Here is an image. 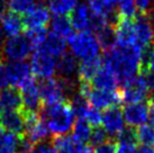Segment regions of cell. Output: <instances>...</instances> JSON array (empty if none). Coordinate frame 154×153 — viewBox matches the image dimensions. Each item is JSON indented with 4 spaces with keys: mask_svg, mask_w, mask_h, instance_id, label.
<instances>
[{
    "mask_svg": "<svg viewBox=\"0 0 154 153\" xmlns=\"http://www.w3.org/2000/svg\"><path fill=\"white\" fill-rule=\"evenodd\" d=\"M69 102H70V106L72 108L74 116L78 118L85 119L87 113L90 109V105L86 98L78 92L77 95L73 96V98H71V100H69Z\"/></svg>",
    "mask_w": 154,
    "mask_h": 153,
    "instance_id": "cell-31",
    "label": "cell"
},
{
    "mask_svg": "<svg viewBox=\"0 0 154 153\" xmlns=\"http://www.w3.org/2000/svg\"><path fill=\"white\" fill-rule=\"evenodd\" d=\"M0 134H1V128H0Z\"/></svg>",
    "mask_w": 154,
    "mask_h": 153,
    "instance_id": "cell-50",
    "label": "cell"
},
{
    "mask_svg": "<svg viewBox=\"0 0 154 153\" xmlns=\"http://www.w3.org/2000/svg\"><path fill=\"white\" fill-rule=\"evenodd\" d=\"M56 64L57 62L54 56L50 55L42 48H37L32 56V73L43 80L51 79L56 72Z\"/></svg>",
    "mask_w": 154,
    "mask_h": 153,
    "instance_id": "cell-8",
    "label": "cell"
},
{
    "mask_svg": "<svg viewBox=\"0 0 154 153\" xmlns=\"http://www.w3.org/2000/svg\"><path fill=\"white\" fill-rule=\"evenodd\" d=\"M149 107H150V119L152 120V124L154 125V95L149 101Z\"/></svg>",
    "mask_w": 154,
    "mask_h": 153,
    "instance_id": "cell-45",
    "label": "cell"
},
{
    "mask_svg": "<svg viewBox=\"0 0 154 153\" xmlns=\"http://www.w3.org/2000/svg\"><path fill=\"white\" fill-rule=\"evenodd\" d=\"M8 76H7V70L6 65L2 62V60L0 59V91H2L5 88H7L8 85Z\"/></svg>",
    "mask_w": 154,
    "mask_h": 153,
    "instance_id": "cell-43",
    "label": "cell"
},
{
    "mask_svg": "<svg viewBox=\"0 0 154 153\" xmlns=\"http://www.w3.org/2000/svg\"><path fill=\"white\" fill-rule=\"evenodd\" d=\"M4 47V32L0 27V50H2Z\"/></svg>",
    "mask_w": 154,
    "mask_h": 153,
    "instance_id": "cell-48",
    "label": "cell"
},
{
    "mask_svg": "<svg viewBox=\"0 0 154 153\" xmlns=\"http://www.w3.org/2000/svg\"><path fill=\"white\" fill-rule=\"evenodd\" d=\"M94 153H116V143L112 141H107L106 143L94 148Z\"/></svg>",
    "mask_w": 154,
    "mask_h": 153,
    "instance_id": "cell-42",
    "label": "cell"
},
{
    "mask_svg": "<svg viewBox=\"0 0 154 153\" xmlns=\"http://www.w3.org/2000/svg\"><path fill=\"white\" fill-rule=\"evenodd\" d=\"M79 94L86 98L90 106L98 111H106L110 107L118 106L122 101L119 91L96 89L88 82H79Z\"/></svg>",
    "mask_w": 154,
    "mask_h": 153,
    "instance_id": "cell-5",
    "label": "cell"
},
{
    "mask_svg": "<svg viewBox=\"0 0 154 153\" xmlns=\"http://www.w3.org/2000/svg\"><path fill=\"white\" fill-rule=\"evenodd\" d=\"M37 4V0H8V8L10 11L17 15H25Z\"/></svg>",
    "mask_w": 154,
    "mask_h": 153,
    "instance_id": "cell-34",
    "label": "cell"
},
{
    "mask_svg": "<svg viewBox=\"0 0 154 153\" xmlns=\"http://www.w3.org/2000/svg\"><path fill=\"white\" fill-rule=\"evenodd\" d=\"M26 127V115L22 111L0 113V128L7 133L23 136Z\"/></svg>",
    "mask_w": 154,
    "mask_h": 153,
    "instance_id": "cell-15",
    "label": "cell"
},
{
    "mask_svg": "<svg viewBox=\"0 0 154 153\" xmlns=\"http://www.w3.org/2000/svg\"><path fill=\"white\" fill-rule=\"evenodd\" d=\"M6 70H7L8 82L14 88L22 89L30 80H33L30 65L26 63L25 61L10 62L6 65Z\"/></svg>",
    "mask_w": 154,
    "mask_h": 153,
    "instance_id": "cell-14",
    "label": "cell"
},
{
    "mask_svg": "<svg viewBox=\"0 0 154 153\" xmlns=\"http://www.w3.org/2000/svg\"><path fill=\"white\" fill-rule=\"evenodd\" d=\"M70 21L73 30L79 32H90L91 30V21H92V14L89 7L86 4L78 5L73 11L70 14Z\"/></svg>",
    "mask_w": 154,
    "mask_h": 153,
    "instance_id": "cell-19",
    "label": "cell"
},
{
    "mask_svg": "<svg viewBox=\"0 0 154 153\" xmlns=\"http://www.w3.org/2000/svg\"><path fill=\"white\" fill-rule=\"evenodd\" d=\"M125 119L123 109L118 106L108 108L103 113L101 125L105 132L110 137H118L125 130Z\"/></svg>",
    "mask_w": 154,
    "mask_h": 153,
    "instance_id": "cell-11",
    "label": "cell"
},
{
    "mask_svg": "<svg viewBox=\"0 0 154 153\" xmlns=\"http://www.w3.org/2000/svg\"><path fill=\"white\" fill-rule=\"evenodd\" d=\"M103 60L100 59V58L81 61L79 67H78L79 82H88V83H90L91 80L94 79V76L97 74V72L103 67Z\"/></svg>",
    "mask_w": 154,
    "mask_h": 153,
    "instance_id": "cell-24",
    "label": "cell"
},
{
    "mask_svg": "<svg viewBox=\"0 0 154 153\" xmlns=\"http://www.w3.org/2000/svg\"><path fill=\"white\" fill-rule=\"evenodd\" d=\"M0 25H1L2 32L9 37L17 36L25 28L23 18L10 10H7L6 13L0 16Z\"/></svg>",
    "mask_w": 154,
    "mask_h": 153,
    "instance_id": "cell-21",
    "label": "cell"
},
{
    "mask_svg": "<svg viewBox=\"0 0 154 153\" xmlns=\"http://www.w3.org/2000/svg\"><path fill=\"white\" fill-rule=\"evenodd\" d=\"M136 153H154V149L149 146H141L137 149Z\"/></svg>",
    "mask_w": 154,
    "mask_h": 153,
    "instance_id": "cell-46",
    "label": "cell"
},
{
    "mask_svg": "<svg viewBox=\"0 0 154 153\" xmlns=\"http://www.w3.org/2000/svg\"><path fill=\"white\" fill-rule=\"evenodd\" d=\"M115 33L116 46H132L138 45L135 36L134 19L116 17V20L112 25Z\"/></svg>",
    "mask_w": 154,
    "mask_h": 153,
    "instance_id": "cell-12",
    "label": "cell"
},
{
    "mask_svg": "<svg viewBox=\"0 0 154 153\" xmlns=\"http://www.w3.org/2000/svg\"><path fill=\"white\" fill-rule=\"evenodd\" d=\"M123 115L128 127H140L147 124L150 119V107L147 102L127 104L123 109Z\"/></svg>",
    "mask_w": 154,
    "mask_h": 153,
    "instance_id": "cell-13",
    "label": "cell"
},
{
    "mask_svg": "<svg viewBox=\"0 0 154 153\" xmlns=\"http://www.w3.org/2000/svg\"><path fill=\"white\" fill-rule=\"evenodd\" d=\"M22 136L11 133L1 132L0 134V153H19Z\"/></svg>",
    "mask_w": 154,
    "mask_h": 153,
    "instance_id": "cell-29",
    "label": "cell"
},
{
    "mask_svg": "<svg viewBox=\"0 0 154 153\" xmlns=\"http://www.w3.org/2000/svg\"><path fill=\"white\" fill-rule=\"evenodd\" d=\"M51 26L53 33L59 35L63 39L64 38L69 39L74 34V30H73V27L71 25V21H70V19L66 16H55L52 19Z\"/></svg>",
    "mask_w": 154,
    "mask_h": 153,
    "instance_id": "cell-27",
    "label": "cell"
},
{
    "mask_svg": "<svg viewBox=\"0 0 154 153\" xmlns=\"http://www.w3.org/2000/svg\"><path fill=\"white\" fill-rule=\"evenodd\" d=\"M137 142L141 143L142 146H154V125L153 124H145L138 127L136 131Z\"/></svg>",
    "mask_w": 154,
    "mask_h": 153,
    "instance_id": "cell-32",
    "label": "cell"
},
{
    "mask_svg": "<svg viewBox=\"0 0 154 153\" xmlns=\"http://www.w3.org/2000/svg\"><path fill=\"white\" fill-rule=\"evenodd\" d=\"M50 18L51 17L48 8L38 2L23 16V23L26 30L46 28V25L50 23Z\"/></svg>",
    "mask_w": 154,
    "mask_h": 153,
    "instance_id": "cell-16",
    "label": "cell"
},
{
    "mask_svg": "<svg viewBox=\"0 0 154 153\" xmlns=\"http://www.w3.org/2000/svg\"><path fill=\"white\" fill-rule=\"evenodd\" d=\"M22 95L17 88L7 87L0 91V111H22Z\"/></svg>",
    "mask_w": 154,
    "mask_h": 153,
    "instance_id": "cell-20",
    "label": "cell"
},
{
    "mask_svg": "<svg viewBox=\"0 0 154 153\" xmlns=\"http://www.w3.org/2000/svg\"><path fill=\"white\" fill-rule=\"evenodd\" d=\"M92 127L86 119L78 118L72 127V139L79 144H86L89 142Z\"/></svg>",
    "mask_w": 154,
    "mask_h": 153,
    "instance_id": "cell-26",
    "label": "cell"
},
{
    "mask_svg": "<svg viewBox=\"0 0 154 153\" xmlns=\"http://www.w3.org/2000/svg\"><path fill=\"white\" fill-rule=\"evenodd\" d=\"M38 48L44 50L50 55L54 56L55 59H60L64 53H66L65 52L66 51V44H65L64 39L62 37H60L59 35L54 34L53 32L47 34L45 42Z\"/></svg>",
    "mask_w": 154,
    "mask_h": 153,
    "instance_id": "cell-25",
    "label": "cell"
},
{
    "mask_svg": "<svg viewBox=\"0 0 154 153\" xmlns=\"http://www.w3.org/2000/svg\"><path fill=\"white\" fill-rule=\"evenodd\" d=\"M38 116L47 126L50 134H53L55 137L66 135L72 131L75 123V116L69 100L44 107L41 109Z\"/></svg>",
    "mask_w": 154,
    "mask_h": 153,
    "instance_id": "cell-2",
    "label": "cell"
},
{
    "mask_svg": "<svg viewBox=\"0 0 154 153\" xmlns=\"http://www.w3.org/2000/svg\"><path fill=\"white\" fill-rule=\"evenodd\" d=\"M47 34L48 33H47L46 28H32V30H25V36L28 38L34 51L39 46H42V44L46 39Z\"/></svg>",
    "mask_w": 154,
    "mask_h": 153,
    "instance_id": "cell-33",
    "label": "cell"
},
{
    "mask_svg": "<svg viewBox=\"0 0 154 153\" xmlns=\"http://www.w3.org/2000/svg\"><path fill=\"white\" fill-rule=\"evenodd\" d=\"M117 142H127V143H137L136 131L132 127H125V130L117 137Z\"/></svg>",
    "mask_w": 154,
    "mask_h": 153,
    "instance_id": "cell-38",
    "label": "cell"
},
{
    "mask_svg": "<svg viewBox=\"0 0 154 153\" xmlns=\"http://www.w3.org/2000/svg\"><path fill=\"white\" fill-rule=\"evenodd\" d=\"M152 91L153 90L151 89L145 76L142 73L123 85V88L119 90V95L122 101L126 102L127 105L144 102V100L150 97Z\"/></svg>",
    "mask_w": 154,
    "mask_h": 153,
    "instance_id": "cell-6",
    "label": "cell"
},
{
    "mask_svg": "<svg viewBox=\"0 0 154 153\" xmlns=\"http://www.w3.org/2000/svg\"><path fill=\"white\" fill-rule=\"evenodd\" d=\"M77 153H94V150L90 145L87 144H79Z\"/></svg>",
    "mask_w": 154,
    "mask_h": 153,
    "instance_id": "cell-44",
    "label": "cell"
},
{
    "mask_svg": "<svg viewBox=\"0 0 154 153\" xmlns=\"http://www.w3.org/2000/svg\"><path fill=\"white\" fill-rule=\"evenodd\" d=\"M108 141V135L107 133L105 132V130L100 126H97V127L92 128V132H91V135H90V146L92 145L94 148H97L99 145L106 143Z\"/></svg>",
    "mask_w": 154,
    "mask_h": 153,
    "instance_id": "cell-36",
    "label": "cell"
},
{
    "mask_svg": "<svg viewBox=\"0 0 154 153\" xmlns=\"http://www.w3.org/2000/svg\"><path fill=\"white\" fill-rule=\"evenodd\" d=\"M24 137L33 145L45 142L50 136V131L37 115H26V127Z\"/></svg>",
    "mask_w": 154,
    "mask_h": 153,
    "instance_id": "cell-10",
    "label": "cell"
},
{
    "mask_svg": "<svg viewBox=\"0 0 154 153\" xmlns=\"http://www.w3.org/2000/svg\"><path fill=\"white\" fill-rule=\"evenodd\" d=\"M48 6V10L55 16L70 15L77 7L78 0H45Z\"/></svg>",
    "mask_w": 154,
    "mask_h": 153,
    "instance_id": "cell-28",
    "label": "cell"
},
{
    "mask_svg": "<svg viewBox=\"0 0 154 153\" xmlns=\"http://www.w3.org/2000/svg\"><path fill=\"white\" fill-rule=\"evenodd\" d=\"M88 4L90 11L94 17L100 18L107 23L114 19L115 23L117 14H115L114 4L110 0H88Z\"/></svg>",
    "mask_w": 154,
    "mask_h": 153,
    "instance_id": "cell-22",
    "label": "cell"
},
{
    "mask_svg": "<svg viewBox=\"0 0 154 153\" xmlns=\"http://www.w3.org/2000/svg\"><path fill=\"white\" fill-rule=\"evenodd\" d=\"M57 153H77L79 143L72 139V136H57L52 141Z\"/></svg>",
    "mask_w": 154,
    "mask_h": 153,
    "instance_id": "cell-30",
    "label": "cell"
},
{
    "mask_svg": "<svg viewBox=\"0 0 154 153\" xmlns=\"http://www.w3.org/2000/svg\"><path fill=\"white\" fill-rule=\"evenodd\" d=\"M22 95V111L25 115H37L42 109V99L39 94V86L33 79L22 89H19Z\"/></svg>",
    "mask_w": 154,
    "mask_h": 153,
    "instance_id": "cell-9",
    "label": "cell"
},
{
    "mask_svg": "<svg viewBox=\"0 0 154 153\" xmlns=\"http://www.w3.org/2000/svg\"><path fill=\"white\" fill-rule=\"evenodd\" d=\"M34 48L25 35H17L9 37L4 43L2 55L10 62H20L28 58Z\"/></svg>",
    "mask_w": 154,
    "mask_h": 153,
    "instance_id": "cell-7",
    "label": "cell"
},
{
    "mask_svg": "<svg viewBox=\"0 0 154 153\" xmlns=\"http://www.w3.org/2000/svg\"><path fill=\"white\" fill-rule=\"evenodd\" d=\"M143 48L140 45L115 46L106 51L103 62L107 63L115 72L122 86L132 80L142 71Z\"/></svg>",
    "mask_w": 154,
    "mask_h": 153,
    "instance_id": "cell-1",
    "label": "cell"
},
{
    "mask_svg": "<svg viewBox=\"0 0 154 153\" xmlns=\"http://www.w3.org/2000/svg\"><path fill=\"white\" fill-rule=\"evenodd\" d=\"M85 119H86L91 126L97 127V126H100V125H101L103 114H101L100 111H98V109H94L92 107H90V109L88 111V113H87Z\"/></svg>",
    "mask_w": 154,
    "mask_h": 153,
    "instance_id": "cell-37",
    "label": "cell"
},
{
    "mask_svg": "<svg viewBox=\"0 0 154 153\" xmlns=\"http://www.w3.org/2000/svg\"><path fill=\"white\" fill-rule=\"evenodd\" d=\"M38 86L42 104L45 107L66 101V96L73 89L72 81L63 80L61 78L46 79Z\"/></svg>",
    "mask_w": 154,
    "mask_h": 153,
    "instance_id": "cell-4",
    "label": "cell"
},
{
    "mask_svg": "<svg viewBox=\"0 0 154 153\" xmlns=\"http://www.w3.org/2000/svg\"><path fill=\"white\" fill-rule=\"evenodd\" d=\"M137 14V8L134 0H122L118 6L117 17L125 19H135Z\"/></svg>",
    "mask_w": 154,
    "mask_h": 153,
    "instance_id": "cell-35",
    "label": "cell"
},
{
    "mask_svg": "<svg viewBox=\"0 0 154 153\" xmlns=\"http://www.w3.org/2000/svg\"><path fill=\"white\" fill-rule=\"evenodd\" d=\"M90 85L94 88L99 90H106V91H116L117 87L119 85L118 79L116 76L115 72L107 63H103V67L100 68L97 74L94 76Z\"/></svg>",
    "mask_w": 154,
    "mask_h": 153,
    "instance_id": "cell-18",
    "label": "cell"
},
{
    "mask_svg": "<svg viewBox=\"0 0 154 153\" xmlns=\"http://www.w3.org/2000/svg\"><path fill=\"white\" fill-rule=\"evenodd\" d=\"M78 67L79 64L75 56L70 53H64L59 59L56 64V71L59 72V78L63 80L72 81L73 76L78 74Z\"/></svg>",
    "mask_w": 154,
    "mask_h": 153,
    "instance_id": "cell-23",
    "label": "cell"
},
{
    "mask_svg": "<svg viewBox=\"0 0 154 153\" xmlns=\"http://www.w3.org/2000/svg\"><path fill=\"white\" fill-rule=\"evenodd\" d=\"M111 2H112V4L115 5V4H117V2H120V1H122V0H110Z\"/></svg>",
    "mask_w": 154,
    "mask_h": 153,
    "instance_id": "cell-49",
    "label": "cell"
},
{
    "mask_svg": "<svg viewBox=\"0 0 154 153\" xmlns=\"http://www.w3.org/2000/svg\"><path fill=\"white\" fill-rule=\"evenodd\" d=\"M134 1H135L136 8L140 11V14L147 16V14L150 13L151 8H152L153 0H134Z\"/></svg>",
    "mask_w": 154,
    "mask_h": 153,
    "instance_id": "cell-41",
    "label": "cell"
},
{
    "mask_svg": "<svg viewBox=\"0 0 154 153\" xmlns=\"http://www.w3.org/2000/svg\"><path fill=\"white\" fill-rule=\"evenodd\" d=\"M136 143H127V142L116 143V153H136Z\"/></svg>",
    "mask_w": 154,
    "mask_h": 153,
    "instance_id": "cell-40",
    "label": "cell"
},
{
    "mask_svg": "<svg viewBox=\"0 0 154 153\" xmlns=\"http://www.w3.org/2000/svg\"><path fill=\"white\" fill-rule=\"evenodd\" d=\"M32 153H57V151H56L55 146L52 142L45 141V142L34 145Z\"/></svg>",
    "mask_w": 154,
    "mask_h": 153,
    "instance_id": "cell-39",
    "label": "cell"
},
{
    "mask_svg": "<svg viewBox=\"0 0 154 153\" xmlns=\"http://www.w3.org/2000/svg\"><path fill=\"white\" fill-rule=\"evenodd\" d=\"M68 42L72 55L75 58H79L82 61L99 58L101 46L97 36L91 32H80L78 34H73Z\"/></svg>",
    "mask_w": 154,
    "mask_h": 153,
    "instance_id": "cell-3",
    "label": "cell"
},
{
    "mask_svg": "<svg viewBox=\"0 0 154 153\" xmlns=\"http://www.w3.org/2000/svg\"><path fill=\"white\" fill-rule=\"evenodd\" d=\"M134 28L137 44L145 48L154 44V30L150 23V19L145 15H140L134 19Z\"/></svg>",
    "mask_w": 154,
    "mask_h": 153,
    "instance_id": "cell-17",
    "label": "cell"
},
{
    "mask_svg": "<svg viewBox=\"0 0 154 153\" xmlns=\"http://www.w3.org/2000/svg\"><path fill=\"white\" fill-rule=\"evenodd\" d=\"M149 19H150L151 25H152V27H153L154 30V8L150 11V17H149Z\"/></svg>",
    "mask_w": 154,
    "mask_h": 153,
    "instance_id": "cell-47",
    "label": "cell"
}]
</instances>
